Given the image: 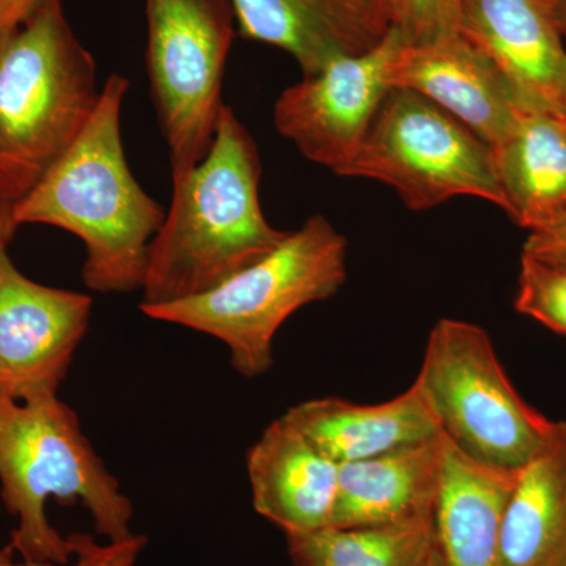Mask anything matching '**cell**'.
<instances>
[{"instance_id": "1", "label": "cell", "mask_w": 566, "mask_h": 566, "mask_svg": "<svg viewBox=\"0 0 566 566\" xmlns=\"http://www.w3.org/2000/svg\"><path fill=\"white\" fill-rule=\"evenodd\" d=\"M128 88L122 74L107 77L80 136L17 203L20 226L46 223L80 238L82 281L99 293L142 290L148 249L167 211L126 161L120 123Z\"/></svg>"}, {"instance_id": "2", "label": "cell", "mask_w": 566, "mask_h": 566, "mask_svg": "<svg viewBox=\"0 0 566 566\" xmlns=\"http://www.w3.org/2000/svg\"><path fill=\"white\" fill-rule=\"evenodd\" d=\"M259 148L232 107H223L207 156L174 175L172 200L148 249L142 303L208 292L273 251L289 232L264 218Z\"/></svg>"}, {"instance_id": "3", "label": "cell", "mask_w": 566, "mask_h": 566, "mask_svg": "<svg viewBox=\"0 0 566 566\" xmlns=\"http://www.w3.org/2000/svg\"><path fill=\"white\" fill-rule=\"evenodd\" d=\"M0 497L17 520L6 549L22 560L66 565L76 556V534L63 536L50 523V499L80 502L107 542L136 535L133 502L59 395L25 401L0 395Z\"/></svg>"}, {"instance_id": "4", "label": "cell", "mask_w": 566, "mask_h": 566, "mask_svg": "<svg viewBox=\"0 0 566 566\" xmlns=\"http://www.w3.org/2000/svg\"><path fill=\"white\" fill-rule=\"evenodd\" d=\"M96 66L62 0L0 36V196L20 202L76 140L99 102Z\"/></svg>"}, {"instance_id": "5", "label": "cell", "mask_w": 566, "mask_h": 566, "mask_svg": "<svg viewBox=\"0 0 566 566\" xmlns=\"http://www.w3.org/2000/svg\"><path fill=\"white\" fill-rule=\"evenodd\" d=\"M346 248L344 234L314 214L273 251L208 292L139 308L156 322L210 335L229 348L238 374L259 378L273 367L274 338L283 323L305 305L340 292Z\"/></svg>"}, {"instance_id": "6", "label": "cell", "mask_w": 566, "mask_h": 566, "mask_svg": "<svg viewBox=\"0 0 566 566\" xmlns=\"http://www.w3.org/2000/svg\"><path fill=\"white\" fill-rule=\"evenodd\" d=\"M415 382L447 441L480 464L517 471L556 422L517 394L486 331L461 319L434 324Z\"/></svg>"}, {"instance_id": "7", "label": "cell", "mask_w": 566, "mask_h": 566, "mask_svg": "<svg viewBox=\"0 0 566 566\" xmlns=\"http://www.w3.org/2000/svg\"><path fill=\"white\" fill-rule=\"evenodd\" d=\"M342 177L385 182L412 211L468 196L506 212L491 145L408 88L387 93Z\"/></svg>"}, {"instance_id": "8", "label": "cell", "mask_w": 566, "mask_h": 566, "mask_svg": "<svg viewBox=\"0 0 566 566\" xmlns=\"http://www.w3.org/2000/svg\"><path fill=\"white\" fill-rule=\"evenodd\" d=\"M145 3L148 81L174 177L202 161L214 140L234 14L230 0Z\"/></svg>"}, {"instance_id": "9", "label": "cell", "mask_w": 566, "mask_h": 566, "mask_svg": "<svg viewBox=\"0 0 566 566\" xmlns=\"http://www.w3.org/2000/svg\"><path fill=\"white\" fill-rule=\"evenodd\" d=\"M403 43L392 25L374 50L303 76L275 102V129L308 161L342 177L392 91L389 71Z\"/></svg>"}, {"instance_id": "10", "label": "cell", "mask_w": 566, "mask_h": 566, "mask_svg": "<svg viewBox=\"0 0 566 566\" xmlns=\"http://www.w3.org/2000/svg\"><path fill=\"white\" fill-rule=\"evenodd\" d=\"M88 294L41 285L0 252V395H57L91 324Z\"/></svg>"}, {"instance_id": "11", "label": "cell", "mask_w": 566, "mask_h": 566, "mask_svg": "<svg viewBox=\"0 0 566 566\" xmlns=\"http://www.w3.org/2000/svg\"><path fill=\"white\" fill-rule=\"evenodd\" d=\"M389 84L430 99L491 148L527 111L490 55L461 32L430 44H401Z\"/></svg>"}, {"instance_id": "12", "label": "cell", "mask_w": 566, "mask_h": 566, "mask_svg": "<svg viewBox=\"0 0 566 566\" xmlns=\"http://www.w3.org/2000/svg\"><path fill=\"white\" fill-rule=\"evenodd\" d=\"M461 33L490 55L524 109L566 117V50L551 0H461Z\"/></svg>"}, {"instance_id": "13", "label": "cell", "mask_w": 566, "mask_h": 566, "mask_svg": "<svg viewBox=\"0 0 566 566\" xmlns=\"http://www.w3.org/2000/svg\"><path fill=\"white\" fill-rule=\"evenodd\" d=\"M244 39L289 52L303 76L374 50L392 29L389 0H230Z\"/></svg>"}, {"instance_id": "14", "label": "cell", "mask_w": 566, "mask_h": 566, "mask_svg": "<svg viewBox=\"0 0 566 566\" xmlns=\"http://www.w3.org/2000/svg\"><path fill=\"white\" fill-rule=\"evenodd\" d=\"M253 510L283 534H308L331 526L338 464L285 417L264 428L248 453Z\"/></svg>"}, {"instance_id": "15", "label": "cell", "mask_w": 566, "mask_h": 566, "mask_svg": "<svg viewBox=\"0 0 566 566\" xmlns=\"http://www.w3.org/2000/svg\"><path fill=\"white\" fill-rule=\"evenodd\" d=\"M283 417L338 465L386 455L441 433L416 382L385 403L315 398L292 406Z\"/></svg>"}, {"instance_id": "16", "label": "cell", "mask_w": 566, "mask_h": 566, "mask_svg": "<svg viewBox=\"0 0 566 566\" xmlns=\"http://www.w3.org/2000/svg\"><path fill=\"white\" fill-rule=\"evenodd\" d=\"M444 436L370 460L338 465L329 527L375 526L433 515L441 485Z\"/></svg>"}, {"instance_id": "17", "label": "cell", "mask_w": 566, "mask_h": 566, "mask_svg": "<svg viewBox=\"0 0 566 566\" xmlns=\"http://www.w3.org/2000/svg\"><path fill=\"white\" fill-rule=\"evenodd\" d=\"M516 472L476 463L444 438L434 531L446 566H505L502 521Z\"/></svg>"}, {"instance_id": "18", "label": "cell", "mask_w": 566, "mask_h": 566, "mask_svg": "<svg viewBox=\"0 0 566 566\" xmlns=\"http://www.w3.org/2000/svg\"><path fill=\"white\" fill-rule=\"evenodd\" d=\"M506 214L538 232L566 216V117L524 111L515 129L493 147Z\"/></svg>"}, {"instance_id": "19", "label": "cell", "mask_w": 566, "mask_h": 566, "mask_svg": "<svg viewBox=\"0 0 566 566\" xmlns=\"http://www.w3.org/2000/svg\"><path fill=\"white\" fill-rule=\"evenodd\" d=\"M505 566H566V422L523 468L502 521Z\"/></svg>"}, {"instance_id": "20", "label": "cell", "mask_w": 566, "mask_h": 566, "mask_svg": "<svg viewBox=\"0 0 566 566\" xmlns=\"http://www.w3.org/2000/svg\"><path fill=\"white\" fill-rule=\"evenodd\" d=\"M285 536L294 566H420L436 546L434 513Z\"/></svg>"}, {"instance_id": "21", "label": "cell", "mask_w": 566, "mask_h": 566, "mask_svg": "<svg viewBox=\"0 0 566 566\" xmlns=\"http://www.w3.org/2000/svg\"><path fill=\"white\" fill-rule=\"evenodd\" d=\"M515 308L566 337V268L523 252Z\"/></svg>"}, {"instance_id": "22", "label": "cell", "mask_w": 566, "mask_h": 566, "mask_svg": "<svg viewBox=\"0 0 566 566\" xmlns=\"http://www.w3.org/2000/svg\"><path fill=\"white\" fill-rule=\"evenodd\" d=\"M392 25L405 44H430L461 32V0H392Z\"/></svg>"}, {"instance_id": "23", "label": "cell", "mask_w": 566, "mask_h": 566, "mask_svg": "<svg viewBox=\"0 0 566 566\" xmlns=\"http://www.w3.org/2000/svg\"><path fill=\"white\" fill-rule=\"evenodd\" d=\"M147 538L134 535L125 542H107L99 545L93 536L76 534V556L73 564L57 565L50 562H14L13 554L3 547L0 551V566H136Z\"/></svg>"}, {"instance_id": "24", "label": "cell", "mask_w": 566, "mask_h": 566, "mask_svg": "<svg viewBox=\"0 0 566 566\" xmlns=\"http://www.w3.org/2000/svg\"><path fill=\"white\" fill-rule=\"evenodd\" d=\"M523 252L566 268V216L554 226L528 234Z\"/></svg>"}, {"instance_id": "25", "label": "cell", "mask_w": 566, "mask_h": 566, "mask_svg": "<svg viewBox=\"0 0 566 566\" xmlns=\"http://www.w3.org/2000/svg\"><path fill=\"white\" fill-rule=\"evenodd\" d=\"M41 2L43 0H0V36L28 20Z\"/></svg>"}, {"instance_id": "26", "label": "cell", "mask_w": 566, "mask_h": 566, "mask_svg": "<svg viewBox=\"0 0 566 566\" xmlns=\"http://www.w3.org/2000/svg\"><path fill=\"white\" fill-rule=\"evenodd\" d=\"M18 226L20 222L17 219V203L0 196V252L7 251V245L13 240Z\"/></svg>"}, {"instance_id": "27", "label": "cell", "mask_w": 566, "mask_h": 566, "mask_svg": "<svg viewBox=\"0 0 566 566\" xmlns=\"http://www.w3.org/2000/svg\"><path fill=\"white\" fill-rule=\"evenodd\" d=\"M553 2L554 20L557 22L558 31L566 40V0H551Z\"/></svg>"}, {"instance_id": "28", "label": "cell", "mask_w": 566, "mask_h": 566, "mask_svg": "<svg viewBox=\"0 0 566 566\" xmlns=\"http://www.w3.org/2000/svg\"><path fill=\"white\" fill-rule=\"evenodd\" d=\"M420 566H446L438 546H434V549L428 554V557L424 558L423 564Z\"/></svg>"}, {"instance_id": "29", "label": "cell", "mask_w": 566, "mask_h": 566, "mask_svg": "<svg viewBox=\"0 0 566 566\" xmlns=\"http://www.w3.org/2000/svg\"><path fill=\"white\" fill-rule=\"evenodd\" d=\"M390 3V11H392V0H389Z\"/></svg>"}]
</instances>
